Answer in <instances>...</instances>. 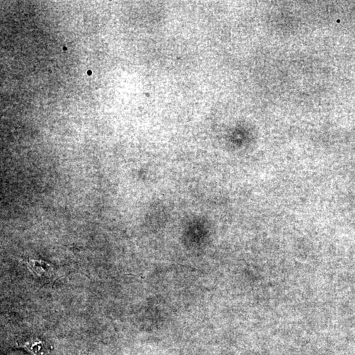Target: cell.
<instances>
[{
	"label": "cell",
	"instance_id": "cell-1",
	"mask_svg": "<svg viewBox=\"0 0 355 355\" xmlns=\"http://www.w3.org/2000/svg\"><path fill=\"white\" fill-rule=\"evenodd\" d=\"M18 346L24 348L31 355H44L45 354L44 344L40 340H31Z\"/></svg>",
	"mask_w": 355,
	"mask_h": 355
},
{
	"label": "cell",
	"instance_id": "cell-2",
	"mask_svg": "<svg viewBox=\"0 0 355 355\" xmlns=\"http://www.w3.org/2000/svg\"><path fill=\"white\" fill-rule=\"evenodd\" d=\"M28 264L30 265L33 271L39 276H48L50 275L49 273L51 272V266L46 262L42 260H29Z\"/></svg>",
	"mask_w": 355,
	"mask_h": 355
}]
</instances>
